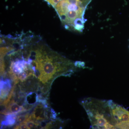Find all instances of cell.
<instances>
[{"label":"cell","mask_w":129,"mask_h":129,"mask_svg":"<svg viewBox=\"0 0 129 129\" xmlns=\"http://www.w3.org/2000/svg\"><path fill=\"white\" fill-rule=\"evenodd\" d=\"M55 55L49 56L41 49L32 51L29 57L33 61L30 64L34 71V76L38 78L46 86H48L46 83L51 85L52 81L58 76H71L77 68L74 63L62 57Z\"/></svg>","instance_id":"1"},{"label":"cell","mask_w":129,"mask_h":129,"mask_svg":"<svg viewBox=\"0 0 129 129\" xmlns=\"http://www.w3.org/2000/svg\"><path fill=\"white\" fill-rule=\"evenodd\" d=\"M92 129H107L108 120V101L87 98L81 102Z\"/></svg>","instance_id":"2"},{"label":"cell","mask_w":129,"mask_h":129,"mask_svg":"<svg viewBox=\"0 0 129 129\" xmlns=\"http://www.w3.org/2000/svg\"><path fill=\"white\" fill-rule=\"evenodd\" d=\"M11 82L9 79L1 80V101L9 103L13 95L14 86L11 89Z\"/></svg>","instance_id":"3"},{"label":"cell","mask_w":129,"mask_h":129,"mask_svg":"<svg viewBox=\"0 0 129 129\" xmlns=\"http://www.w3.org/2000/svg\"><path fill=\"white\" fill-rule=\"evenodd\" d=\"M27 64V62L24 60L17 59L15 61L12 62L9 74L10 75L18 74L24 70Z\"/></svg>","instance_id":"4"},{"label":"cell","mask_w":129,"mask_h":129,"mask_svg":"<svg viewBox=\"0 0 129 129\" xmlns=\"http://www.w3.org/2000/svg\"><path fill=\"white\" fill-rule=\"evenodd\" d=\"M27 111L24 107L19 106L17 103L14 102V100H12L9 102V104L7 106L6 110L2 114L5 115H9L12 114H17L24 112Z\"/></svg>","instance_id":"5"},{"label":"cell","mask_w":129,"mask_h":129,"mask_svg":"<svg viewBox=\"0 0 129 129\" xmlns=\"http://www.w3.org/2000/svg\"><path fill=\"white\" fill-rule=\"evenodd\" d=\"M17 114H9L4 117V119L2 121V127L1 128H2L4 127H12L16 123L17 120Z\"/></svg>","instance_id":"6"},{"label":"cell","mask_w":129,"mask_h":129,"mask_svg":"<svg viewBox=\"0 0 129 129\" xmlns=\"http://www.w3.org/2000/svg\"><path fill=\"white\" fill-rule=\"evenodd\" d=\"M39 100L38 94L35 92H30L27 94L25 97V104L34 107V105L38 102Z\"/></svg>","instance_id":"7"},{"label":"cell","mask_w":129,"mask_h":129,"mask_svg":"<svg viewBox=\"0 0 129 129\" xmlns=\"http://www.w3.org/2000/svg\"><path fill=\"white\" fill-rule=\"evenodd\" d=\"M85 22V20L83 18H77L74 21L73 26L75 30L82 32L84 27Z\"/></svg>","instance_id":"8"},{"label":"cell","mask_w":129,"mask_h":129,"mask_svg":"<svg viewBox=\"0 0 129 129\" xmlns=\"http://www.w3.org/2000/svg\"><path fill=\"white\" fill-rule=\"evenodd\" d=\"M29 113L24 114H21V115H18L17 118V121L19 124L22 123L26 121L29 117Z\"/></svg>","instance_id":"9"},{"label":"cell","mask_w":129,"mask_h":129,"mask_svg":"<svg viewBox=\"0 0 129 129\" xmlns=\"http://www.w3.org/2000/svg\"><path fill=\"white\" fill-rule=\"evenodd\" d=\"M17 75L19 80L21 81V82H24L27 79L28 77L30 76L28 73L24 70H23Z\"/></svg>","instance_id":"10"},{"label":"cell","mask_w":129,"mask_h":129,"mask_svg":"<svg viewBox=\"0 0 129 129\" xmlns=\"http://www.w3.org/2000/svg\"><path fill=\"white\" fill-rule=\"evenodd\" d=\"M67 1L69 3L70 5V4H76L78 3V2L79 1L80 2H82L84 5L88 6L92 0H61V1Z\"/></svg>","instance_id":"11"},{"label":"cell","mask_w":129,"mask_h":129,"mask_svg":"<svg viewBox=\"0 0 129 129\" xmlns=\"http://www.w3.org/2000/svg\"><path fill=\"white\" fill-rule=\"evenodd\" d=\"M14 129H28L27 125L25 123H23L17 125L16 127H14Z\"/></svg>","instance_id":"12"},{"label":"cell","mask_w":129,"mask_h":129,"mask_svg":"<svg viewBox=\"0 0 129 129\" xmlns=\"http://www.w3.org/2000/svg\"><path fill=\"white\" fill-rule=\"evenodd\" d=\"M74 64L75 67L78 68H83L85 66L84 63L81 61H76L74 63Z\"/></svg>","instance_id":"13"}]
</instances>
